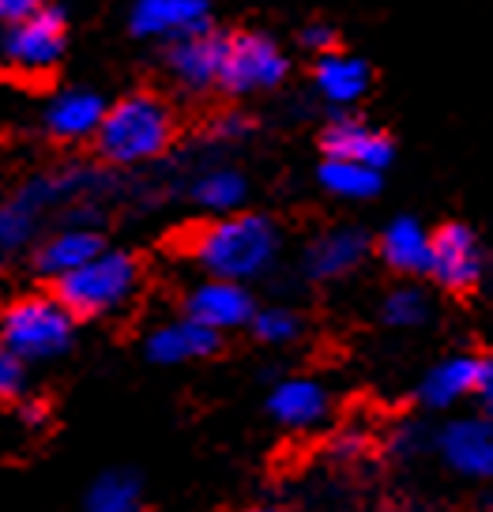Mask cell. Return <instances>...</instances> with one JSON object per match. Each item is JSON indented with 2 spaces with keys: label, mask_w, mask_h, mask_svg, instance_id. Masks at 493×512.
I'll return each instance as SVG.
<instances>
[{
  "label": "cell",
  "mask_w": 493,
  "mask_h": 512,
  "mask_svg": "<svg viewBox=\"0 0 493 512\" xmlns=\"http://www.w3.org/2000/svg\"><path fill=\"white\" fill-rule=\"evenodd\" d=\"M192 200L207 211H234L245 200V177L238 170H207L192 181Z\"/></svg>",
  "instance_id": "obj_22"
},
{
  "label": "cell",
  "mask_w": 493,
  "mask_h": 512,
  "mask_svg": "<svg viewBox=\"0 0 493 512\" xmlns=\"http://www.w3.org/2000/svg\"><path fill=\"white\" fill-rule=\"evenodd\" d=\"M249 117H241V113H223L215 125H211V136L215 140H238V136H245L249 132Z\"/></svg>",
  "instance_id": "obj_30"
},
{
  "label": "cell",
  "mask_w": 493,
  "mask_h": 512,
  "mask_svg": "<svg viewBox=\"0 0 493 512\" xmlns=\"http://www.w3.org/2000/svg\"><path fill=\"white\" fill-rule=\"evenodd\" d=\"M437 448L448 464L475 475V479H493V418H460L448 422L437 433Z\"/></svg>",
  "instance_id": "obj_9"
},
{
  "label": "cell",
  "mask_w": 493,
  "mask_h": 512,
  "mask_svg": "<svg viewBox=\"0 0 493 512\" xmlns=\"http://www.w3.org/2000/svg\"><path fill=\"white\" fill-rule=\"evenodd\" d=\"M140 479L132 471H106L87 494V512H136Z\"/></svg>",
  "instance_id": "obj_23"
},
{
  "label": "cell",
  "mask_w": 493,
  "mask_h": 512,
  "mask_svg": "<svg viewBox=\"0 0 493 512\" xmlns=\"http://www.w3.org/2000/svg\"><path fill=\"white\" fill-rule=\"evenodd\" d=\"M223 53H226V38L207 31L174 42L166 57H170V72L181 83L207 87V83H219V76H223Z\"/></svg>",
  "instance_id": "obj_16"
},
{
  "label": "cell",
  "mask_w": 493,
  "mask_h": 512,
  "mask_svg": "<svg viewBox=\"0 0 493 512\" xmlns=\"http://www.w3.org/2000/svg\"><path fill=\"white\" fill-rule=\"evenodd\" d=\"M95 140L102 159L117 162V166L147 162L162 155L166 144L174 140V113L159 95L136 91V95L117 98L106 110V121Z\"/></svg>",
  "instance_id": "obj_2"
},
{
  "label": "cell",
  "mask_w": 493,
  "mask_h": 512,
  "mask_svg": "<svg viewBox=\"0 0 493 512\" xmlns=\"http://www.w3.org/2000/svg\"><path fill=\"white\" fill-rule=\"evenodd\" d=\"M268 411L283 426H313L324 418L328 411V396H324V388L317 381H305V377H294V381H283L275 384V392H271L268 400Z\"/></svg>",
  "instance_id": "obj_19"
},
{
  "label": "cell",
  "mask_w": 493,
  "mask_h": 512,
  "mask_svg": "<svg viewBox=\"0 0 493 512\" xmlns=\"http://www.w3.org/2000/svg\"><path fill=\"white\" fill-rule=\"evenodd\" d=\"M320 147H324L328 159L358 162V166H369V170H384L392 162V140L377 128L354 121V117H339L335 125L324 128Z\"/></svg>",
  "instance_id": "obj_12"
},
{
  "label": "cell",
  "mask_w": 493,
  "mask_h": 512,
  "mask_svg": "<svg viewBox=\"0 0 493 512\" xmlns=\"http://www.w3.org/2000/svg\"><path fill=\"white\" fill-rule=\"evenodd\" d=\"M19 418H23L27 426H42V422L49 418V407L42 400H27L23 407H19Z\"/></svg>",
  "instance_id": "obj_32"
},
{
  "label": "cell",
  "mask_w": 493,
  "mask_h": 512,
  "mask_svg": "<svg viewBox=\"0 0 493 512\" xmlns=\"http://www.w3.org/2000/svg\"><path fill=\"white\" fill-rule=\"evenodd\" d=\"M302 46L320 53V57H328V53H335V31L328 23H309L302 31Z\"/></svg>",
  "instance_id": "obj_28"
},
{
  "label": "cell",
  "mask_w": 493,
  "mask_h": 512,
  "mask_svg": "<svg viewBox=\"0 0 493 512\" xmlns=\"http://www.w3.org/2000/svg\"><path fill=\"white\" fill-rule=\"evenodd\" d=\"M249 512H283V509H249Z\"/></svg>",
  "instance_id": "obj_34"
},
{
  "label": "cell",
  "mask_w": 493,
  "mask_h": 512,
  "mask_svg": "<svg viewBox=\"0 0 493 512\" xmlns=\"http://www.w3.org/2000/svg\"><path fill=\"white\" fill-rule=\"evenodd\" d=\"M478 400L486 403V415L493 418V358L482 362V381H478Z\"/></svg>",
  "instance_id": "obj_31"
},
{
  "label": "cell",
  "mask_w": 493,
  "mask_h": 512,
  "mask_svg": "<svg viewBox=\"0 0 493 512\" xmlns=\"http://www.w3.org/2000/svg\"><path fill=\"white\" fill-rule=\"evenodd\" d=\"M287 53L271 42L268 34L256 31H241L226 38V53H223V76H219V87L230 91V95H249V91H260V87H275V83L287 76Z\"/></svg>",
  "instance_id": "obj_5"
},
{
  "label": "cell",
  "mask_w": 493,
  "mask_h": 512,
  "mask_svg": "<svg viewBox=\"0 0 493 512\" xmlns=\"http://www.w3.org/2000/svg\"><path fill=\"white\" fill-rule=\"evenodd\" d=\"M478 381H482V358H471V354H460V358H445L441 366H433L422 381V400L430 407H452L456 400L478 392Z\"/></svg>",
  "instance_id": "obj_18"
},
{
  "label": "cell",
  "mask_w": 493,
  "mask_h": 512,
  "mask_svg": "<svg viewBox=\"0 0 493 512\" xmlns=\"http://www.w3.org/2000/svg\"><path fill=\"white\" fill-rule=\"evenodd\" d=\"M38 215H42V208H38L23 189H19L8 204H0V253L23 249V245L31 241Z\"/></svg>",
  "instance_id": "obj_24"
},
{
  "label": "cell",
  "mask_w": 493,
  "mask_h": 512,
  "mask_svg": "<svg viewBox=\"0 0 493 512\" xmlns=\"http://www.w3.org/2000/svg\"><path fill=\"white\" fill-rule=\"evenodd\" d=\"M106 102L87 91V87H68L61 95H53L46 102L42 113V125L49 136L57 140H83V136H98V128L106 121Z\"/></svg>",
  "instance_id": "obj_11"
},
{
  "label": "cell",
  "mask_w": 493,
  "mask_h": 512,
  "mask_svg": "<svg viewBox=\"0 0 493 512\" xmlns=\"http://www.w3.org/2000/svg\"><path fill=\"white\" fill-rule=\"evenodd\" d=\"M185 317L211 328V332L241 328V324H249L256 317L253 294L241 287V283H230V279H207V283L189 290Z\"/></svg>",
  "instance_id": "obj_8"
},
{
  "label": "cell",
  "mask_w": 493,
  "mask_h": 512,
  "mask_svg": "<svg viewBox=\"0 0 493 512\" xmlns=\"http://www.w3.org/2000/svg\"><path fill=\"white\" fill-rule=\"evenodd\" d=\"M4 61L23 76H46L57 68L64 53V12L61 8H38L27 23L4 31Z\"/></svg>",
  "instance_id": "obj_6"
},
{
  "label": "cell",
  "mask_w": 493,
  "mask_h": 512,
  "mask_svg": "<svg viewBox=\"0 0 493 512\" xmlns=\"http://www.w3.org/2000/svg\"><path fill=\"white\" fill-rule=\"evenodd\" d=\"M98 253H106L102 245V234L91 230V226H64L57 230L49 241L38 245L34 253V268L46 275V279H68L72 272H80L83 264H91Z\"/></svg>",
  "instance_id": "obj_13"
},
{
  "label": "cell",
  "mask_w": 493,
  "mask_h": 512,
  "mask_svg": "<svg viewBox=\"0 0 493 512\" xmlns=\"http://www.w3.org/2000/svg\"><path fill=\"white\" fill-rule=\"evenodd\" d=\"M253 332L264 343H290V339L302 332V324H298V317L290 313V309H260L253 317Z\"/></svg>",
  "instance_id": "obj_26"
},
{
  "label": "cell",
  "mask_w": 493,
  "mask_h": 512,
  "mask_svg": "<svg viewBox=\"0 0 493 512\" xmlns=\"http://www.w3.org/2000/svg\"><path fill=\"white\" fill-rule=\"evenodd\" d=\"M219 347V332H211L196 320H170L147 336V358L159 366H174V362H192V358H207Z\"/></svg>",
  "instance_id": "obj_14"
},
{
  "label": "cell",
  "mask_w": 493,
  "mask_h": 512,
  "mask_svg": "<svg viewBox=\"0 0 493 512\" xmlns=\"http://www.w3.org/2000/svg\"><path fill=\"white\" fill-rule=\"evenodd\" d=\"M23 384V362L0 343V400H12Z\"/></svg>",
  "instance_id": "obj_27"
},
{
  "label": "cell",
  "mask_w": 493,
  "mask_h": 512,
  "mask_svg": "<svg viewBox=\"0 0 493 512\" xmlns=\"http://www.w3.org/2000/svg\"><path fill=\"white\" fill-rule=\"evenodd\" d=\"M140 287V268L128 253H98L91 264H83L80 272H72L68 279L57 283V298L72 317H102L113 313L136 294Z\"/></svg>",
  "instance_id": "obj_4"
},
{
  "label": "cell",
  "mask_w": 493,
  "mask_h": 512,
  "mask_svg": "<svg viewBox=\"0 0 493 512\" xmlns=\"http://www.w3.org/2000/svg\"><path fill=\"white\" fill-rule=\"evenodd\" d=\"M317 87L328 102H354V98L366 95L369 87V68L366 61L358 57H347V53H328L317 61Z\"/></svg>",
  "instance_id": "obj_20"
},
{
  "label": "cell",
  "mask_w": 493,
  "mask_h": 512,
  "mask_svg": "<svg viewBox=\"0 0 493 512\" xmlns=\"http://www.w3.org/2000/svg\"><path fill=\"white\" fill-rule=\"evenodd\" d=\"M486 272V260L478 249V238L460 223H448L433 234V256H430V275L452 294L478 287V279Z\"/></svg>",
  "instance_id": "obj_7"
},
{
  "label": "cell",
  "mask_w": 493,
  "mask_h": 512,
  "mask_svg": "<svg viewBox=\"0 0 493 512\" xmlns=\"http://www.w3.org/2000/svg\"><path fill=\"white\" fill-rule=\"evenodd\" d=\"M369 253V238L354 226H335L328 234H320L309 253H305V268L313 279H335V275L354 272Z\"/></svg>",
  "instance_id": "obj_15"
},
{
  "label": "cell",
  "mask_w": 493,
  "mask_h": 512,
  "mask_svg": "<svg viewBox=\"0 0 493 512\" xmlns=\"http://www.w3.org/2000/svg\"><path fill=\"white\" fill-rule=\"evenodd\" d=\"M320 185L335 192V196H347V200H366V196L381 192V170H369V166H358V162L324 159Z\"/></svg>",
  "instance_id": "obj_21"
},
{
  "label": "cell",
  "mask_w": 493,
  "mask_h": 512,
  "mask_svg": "<svg viewBox=\"0 0 493 512\" xmlns=\"http://www.w3.org/2000/svg\"><path fill=\"white\" fill-rule=\"evenodd\" d=\"M279 230L264 215H226L215 223L192 230L189 253L192 260L211 272V279H253L275 260Z\"/></svg>",
  "instance_id": "obj_1"
},
{
  "label": "cell",
  "mask_w": 493,
  "mask_h": 512,
  "mask_svg": "<svg viewBox=\"0 0 493 512\" xmlns=\"http://www.w3.org/2000/svg\"><path fill=\"white\" fill-rule=\"evenodd\" d=\"M132 31L151 34V38H192V34L211 31V16L200 0H140L132 8Z\"/></svg>",
  "instance_id": "obj_10"
},
{
  "label": "cell",
  "mask_w": 493,
  "mask_h": 512,
  "mask_svg": "<svg viewBox=\"0 0 493 512\" xmlns=\"http://www.w3.org/2000/svg\"><path fill=\"white\" fill-rule=\"evenodd\" d=\"M377 249H381L388 268H396L403 275H422L430 272L433 234H426L418 219H396V223L384 226Z\"/></svg>",
  "instance_id": "obj_17"
},
{
  "label": "cell",
  "mask_w": 493,
  "mask_h": 512,
  "mask_svg": "<svg viewBox=\"0 0 493 512\" xmlns=\"http://www.w3.org/2000/svg\"><path fill=\"white\" fill-rule=\"evenodd\" d=\"M335 452H339V456H358V452H366V437L354 430L343 433V437L335 441Z\"/></svg>",
  "instance_id": "obj_33"
},
{
  "label": "cell",
  "mask_w": 493,
  "mask_h": 512,
  "mask_svg": "<svg viewBox=\"0 0 493 512\" xmlns=\"http://www.w3.org/2000/svg\"><path fill=\"white\" fill-rule=\"evenodd\" d=\"M72 313L53 294H27L0 313V343L16 354L19 362H38L68 351L72 343Z\"/></svg>",
  "instance_id": "obj_3"
},
{
  "label": "cell",
  "mask_w": 493,
  "mask_h": 512,
  "mask_svg": "<svg viewBox=\"0 0 493 512\" xmlns=\"http://www.w3.org/2000/svg\"><path fill=\"white\" fill-rule=\"evenodd\" d=\"M38 8H42V4H34V0H0V27H4V31H8V27H19V23H27Z\"/></svg>",
  "instance_id": "obj_29"
},
{
  "label": "cell",
  "mask_w": 493,
  "mask_h": 512,
  "mask_svg": "<svg viewBox=\"0 0 493 512\" xmlns=\"http://www.w3.org/2000/svg\"><path fill=\"white\" fill-rule=\"evenodd\" d=\"M381 317L388 320V324H396V328H414V324H422V320L430 317V302H426L422 290L399 287L384 298Z\"/></svg>",
  "instance_id": "obj_25"
}]
</instances>
